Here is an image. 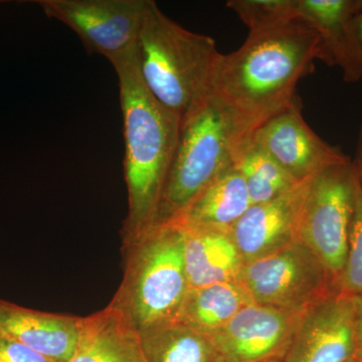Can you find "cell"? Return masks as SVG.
<instances>
[{"instance_id": "1", "label": "cell", "mask_w": 362, "mask_h": 362, "mask_svg": "<svg viewBox=\"0 0 362 362\" xmlns=\"http://www.w3.org/2000/svg\"><path fill=\"white\" fill-rule=\"evenodd\" d=\"M320 54V35L301 20L250 33L240 49L218 57L211 92L252 134L294 102Z\"/></svg>"}, {"instance_id": "2", "label": "cell", "mask_w": 362, "mask_h": 362, "mask_svg": "<svg viewBox=\"0 0 362 362\" xmlns=\"http://www.w3.org/2000/svg\"><path fill=\"white\" fill-rule=\"evenodd\" d=\"M111 64L118 76L125 144L128 213L121 232L125 245L141 238L156 223L181 120L162 106L143 82L137 44Z\"/></svg>"}, {"instance_id": "3", "label": "cell", "mask_w": 362, "mask_h": 362, "mask_svg": "<svg viewBox=\"0 0 362 362\" xmlns=\"http://www.w3.org/2000/svg\"><path fill=\"white\" fill-rule=\"evenodd\" d=\"M249 132L209 89L181 118L175 156L154 226L175 221L214 180L233 165Z\"/></svg>"}, {"instance_id": "4", "label": "cell", "mask_w": 362, "mask_h": 362, "mask_svg": "<svg viewBox=\"0 0 362 362\" xmlns=\"http://www.w3.org/2000/svg\"><path fill=\"white\" fill-rule=\"evenodd\" d=\"M137 54L147 89L181 120L195 100L211 89L221 52L211 37L185 30L154 0H147Z\"/></svg>"}, {"instance_id": "5", "label": "cell", "mask_w": 362, "mask_h": 362, "mask_svg": "<svg viewBox=\"0 0 362 362\" xmlns=\"http://www.w3.org/2000/svg\"><path fill=\"white\" fill-rule=\"evenodd\" d=\"M123 280L110 303L141 333L176 322L190 288L182 226H153L139 239L123 245Z\"/></svg>"}, {"instance_id": "6", "label": "cell", "mask_w": 362, "mask_h": 362, "mask_svg": "<svg viewBox=\"0 0 362 362\" xmlns=\"http://www.w3.org/2000/svg\"><path fill=\"white\" fill-rule=\"evenodd\" d=\"M351 160L313 176L300 218L298 240L320 261L337 285L349 252L356 202Z\"/></svg>"}, {"instance_id": "7", "label": "cell", "mask_w": 362, "mask_h": 362, "mask_svg": "<svg viewBox=\"0 0 362 362\" xmlns=\"http://www.w3.org/2000/svg\"><path fill=\"white\" fill-rule=\"evenodd\" d=\"M239 282L254 303L304 310L335 291L334 281L300 240L247 262Z\"/></svg>"}, {"instance_id": "8", "label": "cell", "mask_w": 362, "mask_h": 362, "mask_svg": "<svg viewBox=\"0 0 362 362\" xmlns=\"http://www.w3.org/2000/svg\"><path fill=\"white\" fill-rule=\"evenodd\" d=\"M45 16L69 26L89 54L109 62L137 44L147 0H39Z\"/></svg>"}, {"instance_id": "9", "label": "cell", "mask_w": 362, "mask_h": 362, "mask_svg": "<svg viewBox=\"0 0 362 362\" xmlns=\"http://www.w3.org/2000/svg\"><path fill=\"white\" fill-rule=\"evenodd\" d=\"M306 311L252 302L209 337L225 362L282 361Z\"/></svg>"}, {"instance_id": "10", "label": "cell", "mask_w": 362, "mask_h": 362, "mask_svg": "<svg viewBox=\"0 0 362 362\" xmlns=\"http://www.w3.org/2000/svg\"><path fill=\"white\" fill-rule=\"evenodd\" d=\"M251 138L298 182L309 180L330 166L351 160L309 127L296 99L259 125Z\"/></svg>"}, {"instance_id": "11", "label": "cell", "mask_w": 362, "mask_h": 362, "mask_svg": "<svg viewBox=\"0 0 362 362\" xmlns=\"http://www.w3.org/2000/svg\"><path fill=\"white\" fill-rule=\"evenodd\" d=\"M354 358V298L333 293L305 312L282 362H349Z\"/></svg>"}, {"instance_id": "12", "label": "cell", "mask_w": 362, "mask_h": 362, "mask_svg": "<svg viewBox=\"0 0 362 362\" xmlns=\"http://www.w3.org/2000/svg\"><path fill=\"white\" fill-rule=\"evenodd\" d=\"M311 180L301 181L277 199L252 204L230 228L244 263L298 240L300 218Z\"/></svg>"}, {"instance_id": "13", "label": "cell", "mask_w": 362, "mask_h": 362, "mask_svg": "<svg viewBox=\"0 0 362 362\" xmlns=\"http://www.w3.org/2000/svg\"><path fill=\"white\" fill-rule=\"evenodd\" d=\"M80 319L33 310L0 299V337L23 343L56 362H68L73 356Z\"/></svg>"}, {"instance_id": "14", "label": "cell", "mask_w": 362, "mask_h": 362, "mask_svg": "<svg viewBox=\"0 0 362 362\" xmlns=\"http://www.w3.org/2000/svg\"><path fill=\"white\" fill-rule=\"evenodd\" d=\"M68 362H146L142 333L109 303L102 310L81 317L77 344Z\"/></svg>"}, {"instance_id": "15", "label": "cell", "mask_w": 362, "mask_h": 362, "mask_svg": "<svg viewBox=\"0 0 362 362\" xmlns=\"http://www.w3.org/2000/svg\"><path fill=\"white\" fill-rule=\"evenodd\" d=\"M182 228L185 269L190 288L239 282L244 261L230 230Z\"/></svg>"}, {"instance_id": "16", "label": "cell", "mask_w": 362, "mask_h": 362, "mask_svg": "<svg viewBox=\"0 0 362 362\" xmlns=\"http://www.w3.org/2000/svg\"><path fill=\"white\" fill-rule=\"evenodd\" d=\"M252 204L244 178L233 165L170 223L188 228L230 230Z\"/></svg>"}, {"instance_id": "17", "label": "cell", "mask_w": 362, "mask_h": 362, "mask_svg": "<svg viewBox=\"0 0 362 362\" xmlns=\"http://www.w3.org/2000/svg\"><path fill=\"white\" fill-rule=\"evenodd\" d=\"M251 303L249 293L238 281L189 288L176 322L209 337Z\"/></svg>"}, {"instance_id": "18", "label": "cell", "mask_w": 362, "mask_h": 362, "mask_svg": "<svg viewBox=\"0 0 362 362\" xmlns=\"http://www.w3.org/2000/svg\"><path fill=\"white\" fill-rule=\"evenodd\" d=\"M146 362H225L206 335L180 322L142 332Z\"/></svg>"}, {"instance_id": "19", "label": "cell", "mask_w": 362, "mask_h": 362, "mask_svg": "<svg viewBox=\"0 0 362 362\" xmlns=\"http://www.w3.org/2000/svg\"><path fill=\"white\" fill-rule=\"evenodd\" d=\"M233 165L244 178L252 204L277 199L299 183L273 157L255 144L251 136L238 148Z\"/></svg>"}, {"instance_id": "20", "label": "cell", "mask_w": 362, "mask_h": 362, "mask_svg": "<svg viewBox=\"0 0 362 362\" xmlns=\"http://www.w3.org/2000/svg\"><path fill=\"white\" fill-rule=\"evenodd\" d=\"M362 11V0H297V13L321 37L320 61L335 66L343 33L350 20Z\"/></svg>"}, {"instance_id": "21", "label": "cell", "mask_w": 362, "mask_h": 362, "mask_svg": "<svg viewBox=\"0 0 362 362\" xmlns=\"http://www.w3.org/2000/svg\"><path fill=\"white\" fill-rule=\"evenodd\" d=\"M226 6L238 14L250 33L300 20L297 0H230Z\"/></svg>"}, {"instance_id": "22", "label": "cell", "mask_w": 362, "mask_h": 362, "mask_svg": "<svg viewBox=\"0 0 362 362\" xmlns=\"http://www.w3.org/2000/svg\"><path fill=\"white\" fill-rule=\"evenodd\" d=\"M335 291L349 297L362 294V188L357 180L349 252Z\"/></svg>"}, {"instance_id": "23", "label": "cell", "mask_w": 362, "mask_h": 362, "mask_svg": "<svg viewBox=\"0 0 362 362\" xmlns=\"http://www.w3.org/2000/svg\"><path fill=\"white\" fill-rule=\"evenodd\" d=\"M335 66L342 70L343 80L356 83L362 78V11L345 28L337 54Z\"/></svg>"}, {"instance_id": "24", "label": "cell", "mask_w": 362, "mask_h": 362, "mask_svg": "<svg viewBox=\"0 0 362 362\" xmlns=\"http://www.w3.org/2000/svg\"><path fill=\"white\" fill-rule=\"evenodd\" d=\"M0 362H56L26 345L0 337Z\"/></svg>"}, {"instance_id": "25", "label": "cell", "mask_w": 362, "mask_h": 362, "mask_svg": "<svg viewBox=\"0 0 362 362\" xmlns=\"http://www.w3.org/2000/svg\"><path fill=\"white\" fill-rule=\"evenodd\" d=\"M354 298L356 307V359L362 362V294Z\"/></svg>"}, {"instance_id": "26", "label": "cell", "mask_w": 362, "mask_h": 362, "mask_svg": "<svg viewBox=\"0 0 362 362\" xmlns=\"http://www.w3.org/2000/svg\"><path fill=\"white\" fill-rule=\"evenodd\" d=\"M352 168L356 173V180L362 188V125L359 130L358 138H357V145L356 156L354 160H351Z\"/></svg>"}, {"instance_id": "27", "label": "cell", "mask_w": 362, "mask_h": 362, "mask_svg": "<svg viewBox=\"0 0 362 362\" xmlns=\"http://www.w3.org/2000/svg\"><path fill=\"white\" fill-rule=\"evenodd\" d=\"M349 362H357L356 358L352 359V361H350Z\"/></svg>"}, {"instance_id": "28", "label": "cell", "mask_w": 362, "mask_h": 362, "mask_svg": "<svg viewBox=\"0 0 362 362\" xmlns=\"http://www.w3.org/2000/svg\"><path fill=\"white\" fill-rule=\"evenodd\" d=\"M268 362H282V361H268Z\"/></svg>"}]
</instances>
